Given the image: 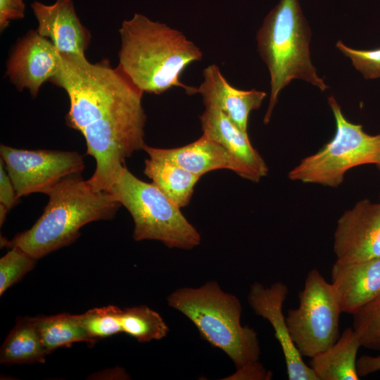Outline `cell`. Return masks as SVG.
<instances>
[{"instance_id":"cell-1","label":"cell","mask_w":380,"mask_h":380,"mask_svg":"<svg viewBox=\"0 0 380 380\" xmlns=\"http://www.w3.org/2000/svg\"><path fill=\"white\" fill-rule=\"evenodd\" d=\"M119 32L118 66L143 93L160 94L177 87L189 95L198 94L180 77L203 53L182 32L140 13L124 20Z\"/></svg>"},{"instance_id":"cell-2","label":"cell","mask_w":380,"mask_h":380,"mask_svg":"<svg viewBox=\"0 0 380 380\" xmlns=\"http://www.w3.org/2000/svg\"><path fill=\"white\" fill-rule=\"evenodd\" d=\"M46 195L48 203L34 225L11 241L1 237V247H18L38 260L75 241L84 225L113 219L121 205L110 192L94 190L80 174L63 179Z\"/></svg>"},{"instance_id":"cell-3","label":"cell","mask_w":380,"mask_h":380,"mask_svg":"<svg viewBox=\"0 0 380 380\" xmlns=\"http://www.w3.org/2000/svg\"><path fill=\"white\" fill-rule=\"evenodd\" d=\"M167 303L186 317L201 338L222 350L237 369L259 361L257 332L241 324L240 300L222 291L217 281L177 289L167 296Z\"/></svg>"},{"instance_id":"cell-4","label":"cell","mask_w":380,"mask_h":380,"mask_svg":"<svg viewBox=\"0 0 380 380\" xmlns=\"http://www.w3.org/2000/svg\"><path fill=\"white\" fill-rule=\"evenodd\" d=\"M258 51L270 75V97L263 122L270 121L280 91L300 79L325 91L310 53V29L298 0H280L267 15L256 35Z\"/></svg>"},{"instance_id":"cell-5","label":"cell","mask_w":380,"mask_h":380,"mask_svg":"<svg viewBox=\"0 0 380 380\" xmlns=\"http://www.w3.org/2000/svg\"><path fill=\"white\" fill-rule=\"evenodd\" d=\"M62 64L49 82L70 99L67 125L80 132L132 96L143 93L118 65L108 60L91 63L85 56L61 53Z\"/></svg>"},{"instance_id":"cell-6","label":"cell","mask_w":380,"mask_h":380,"mask_svg":"<svg viewBox=\"0 0 380 380\" xmlns=\"http://www.w3.org/2000/svg\"><path fill=\"white\" fill-rule=\"evenodd\" d=\"M109 192L130 213L137 241L157 240L170 248L189 250L201 237L179 208L154 183L135 177L126 166Z\"/></svg>"},{"instance_id":"cell-7","label":"cell","mask_w":380,"mask_h":380,"mask_svg":"<svg viewBox=\"0 0 380 380\" xmlns=\"http://www.w3.org/2000/svg\"><path fill=\"white\" fill-rule=\"evenodd\" d=\"M142 94L125 101L81 132L86 141L87 154L96 160L95 171L87 182L96 191L109 192L125 167L126 158L146 145V115Z\"/></svg>"},{"instance_id":"cell-8","label":"cell","mask_w":380,"mask_h":380,"mask_svg":"<svg viewBox=\"0 0 380 380\" xmlns=\"http://www.w3.org/2000/svg\"><path fill=\"white\" fill-rule=\"evenodd\" d=\"M328 103L336 122L334 136L289 172L292 181L337 187L351 168L380 163V133L369 134L361 125L348 121L333 96L328 98Z\"/></svg>"},{"instance_id":"cell-9","label":"cell","mask_w":380,"mask_h":380,"mask_svg":"<svg viewBox=\"0 0 380 380\" xmlns=\"http://www.w3.org/2000/svg\"><path fill=\"white\" fill-rule=\"evenodd\" d=\"M298 298V307L288 311L286 324L300 355L312 357L339 338L340 301L333 284L317 269L308 273Z\"/></svg>"},{"instance_id":"cell-10","label":"cell","mask_w":380,"mask_h":380,"mask_svg":"<svg viewBox=\"0 0 380 380\" xmlns=\"http://www.w3.org/2000/svg\"><path fill=\"white\" fill-rule=\"evenodd\" d=\"M0 153L18 198L47 194L61 180L84 168L83 156L77 151L25 150L1 144Z\"/></svg>"},{"instance_id":"cell-11","label":"cell","mask_w":380,"mask_h":380,"mask_svg":"<svg viewBox=\"0 0 380 380\" xmlns=\"http://www.w3.org/2000/svg\"><path fill=\"white\" fill-rule=\"evenodd\" d=\"M336 260L357 262L380 257V201H358L338 220L334 234Z\"/></svg>"},{"instance_id":"cell-12","label":"cell","mask_w":380,"mask_h":380,"mask_svg":"<svg viewBox=\"0 0 380 380\" xmlns=\"http://www.w3.org/2000/svg\"><path fill=\"white\" fill-rule=\"evenodd\" d=\"M61 64V53L53 43L32 30L18 40L10 53L6 75L18 91L27 89L36 97L41 86L57 74Z\"/></svg>"},{"instance_id":"cell-13","label":"cell","mask_w":380,"mask_h":380,"mask_svg":"<svg viewBox=\"0 0 380 380\" xmlns=\"http://www.w3.org/2000/svg\"><path fill=\"white\" fill-rule=\"evenodd\" d=\"M288 293L289 287L282 281L274 282L270 286L255 281L250 287L248 301L253 312L272 325L274 337L284 354L288 379L318 380L311 367L303 361V356L292 341L283 313V305Z\"/></svg>"},{"instance_id":"cell-14","label":"cell","mask_w":380,"mask_h":380,"mask_svg":"<svg viewBox=\"0 0 380 380\" xmlns=\"http://www.w3.org/2000/svg\"><path fill=\"white\" fill-rule=\"evenodd\" d=\"M143 150L151 158L172 162L199 177L212 170L227 169L255 182L246 167L220 144L203 134L196 141L181 147L158 148L146 144Z\"/></svg>"},{"instance_id":"cell-15","label":"cell","mask_w":380,"mask_h":380,"mask_svg":"<svg viewBox=\"0 0 380 380\" xmlns=\"http://www.w3.org/2000/svg\"><path fill=\"white\" fill-rule=\"evenodd\" d=\"M31 8L42 37L49 39L60 53L84 56L91 34L77 17L72 0H56L51 5L34 1Z\"/></svg>"},{"instance_id":"cell-16","label":"cell","mask_w":380,"mask_h":380,"mask_svg":"<svg viewBox=\"0 0 380 380\" xmlns=\"http://www.w3.org/2000/svg\"><path fill=\"white\" fill-rule=\"evenodd\" d=\"M198 93L205 107L218 109L246 133L251 112L258 109L267 96L265 91L255 89L241 90L232 86L215 64L203 70V81Z\"/></svg>"},{"instance_id":"cell-17","label":"cell","mask_w":380,"mask_h":380,"mask_svg":"<svg viewBox=\"0 0 380 380\" xmlns=\"http://www.w3.org/2000/svg\"><path fill=\"white\" fill-rule=\"evenodd\" d=\"M331 279L342 312L352 315L380 296V257L350 262L336 260Z\"/></svg>"},{"instance_id":"cell-18","label":"cell","mask_w":380,"mask_h":380,"mask_svg":"<svg viewBox=\"0 0 380 380\" xmlns=\"http://www.w3.org/2000/svg\"><path fill=\"white\" fill-rule=\"evenodd\" d=\"M203 134L215 141L246 167L258 182L268 173V167L252 146L248 133L240 129L217 108L205 107L200 115Z\"/></svg>"},{"instance_id":"cell-19","label":"cell","mask_w":380,"mask_h":380,"mask_svg":"<svg viewBox=\"0 0 380 380\" xmlns=\"http://www.w3.org/2000/svg\"><path fill=\"white\" fill-rule=\"evenodd\" d=\"M361 346L353 327H347L333 345L311 357L310 367L318 380H357V354Z\"/></svg>"},{"instance_id":"cell-20","label":"cell","mask_w":380,"mask_h":380,"mask_svg":"<svg viewBox=\"0 0 380 380\" xmlns=\"http://www.w3.org/2000/svg\"><path fill=\"white\" fill-rule=\"evenodd\" d=\"M49 353L44 348L34 317H19L0 350L2 364L43 362Z\"/></svg>"},{"instance_id":"cell-21","label":"cell","mask_w":380,"mask_h":380,"mask_svg":"<svg viewBox=\"0 0 380 380\" xmlns=\"http://www.w3.org/2000/svg\"><path fill=\"white\" fill-rule=\"evenodd\" d=\"M144 173L179 208L186 206L201 177L165 160H145Z\"/></svg>"},{"instance_id":"cell-22","label":"cell","mask_w":380,"mask_h":380,"mask_svg":"<svg viewBox=\"0 0 380 380\" xmlns=\"http://www.w3.org/2000/svg\"><path fill=\"white\" fill-rule=\"evenodd\" d=\"M34 319L42 343L49 354L58 348L70 346L76 342H96L82 327L80 315L63 313L34 317Z\"/></svg>"},{"instance_id":"cell-23","label":"cell","mask_w":380,"mask_h":380,"mask_svg":"<svg viewBox=\"0 0 380 380\" xmlns=\"http://www.w3.org/2000/svg\"><path fill=\"white\" fill-rule=\"evenodd\" d=\"M121 325L122 332L141 343L160 340L169 332L160 315L144 305L122 310Z\"/></svg>"},{"instance_id":"cell-24","label":"cell","mask_w":380,"mask_h":380,"mask_svg":"<svg viewBox=\"0 0 380 380\" xmlns=\"http://www.w3.org/2000/svg\"><path fill=\"white\" fill-rule=\"evenodd\" d=\"M122 311L117 306L108 305L89 310L80 315V319L89 336L96 341L122 332Z\"/></svg>"},{"instance_id":"cell-25","label":"cell","mask_w":380,"mask_h":380,"mask_svg":"<svg viewBox=\"0 0 380 380\" xmlns=\"http://www.w3.org/2000/svg\"><path fill=\"white\" fill-rule=\"evenodd\" d=\"M352 316V327L361 346L380 351V296L357 310Z\"/></svg>"},{"instance_id":"cell-26","label":"cell","mask_w":380,"mask_h":380,"mask_svg":"<svg viewBox=\"0 0 380 380\" xmlns=\"http://www.w3.org/2000/svg\"><path fill=\"white\" fill-rule=\"evenodd\" d=\"M0 259V296L31 271L36 259L18 247H12Z\"/></svg>"},{"instance_id":"cell-27","label":"cell","mask_w":380,"mask_h":380,"mask_svg":"<svg viewBox=\"0 0 380 380\" xmlns=\"http://www.w3.org/2000/svg\"><path fill=\"white\" fill-rule=\"evenodd\" d=\"M336 47L350 58L353 66L365 79L380 77V48L372 50L354 49L338 41Z\"/></svg>"},{"instance_id":"cell-28","label":"cell","mask_w":380,"mask_h":380,"mask_svg":"<svg viewBox=\"0 0 380 380\" xmlns=\"http://www.w3.org/2000/svg\"><path fill=\"white\" fill-rule=\"evenodd\" d=\"M25 5L23 0H0V30L3 32L11 20L24 18Z\"/></svg>"},{"instance_id":"cell-29","label":"cell","mask_w":380,"mask_h":380,"mask_svg":"<svg viewBox=\"0 0 380 380\" xmlns=\"http://www.w3.org/2000/svg\"><path fill=\"white\" fill-rule=\"evenodd\" d=\"M12 181L6 170L2 159L0 163V203L5 205L8 210L13 208L19 201Z\"/></svg>"},{"instance_id":"cell-30","label":"cell","mask_w":380,"mask_h":380,"mask_svg":"<svg viewBox=\"0 0 380 380\" xmlns=\"http://www.w3.org/2000/svg\"><path fill=\"white\" fill-rule=\"evenodd\" d=\"M230 377L234 379H270L272 374L266 371L262 364L258 361L237 369V372Z\"/></svg>"},{"instance_id":"cell-31","label":"cell","mask_w":380,"mask_h":380,"mask_svg":"<svg viewBox=\"0 0 380 380\" xmlns=\"http://www.w3.org/2000/svg\"><path fill=\"white\" fill-rule=\"evenodd\" d=\"M360 377L380 371V356L362 355L357 360Z\"/></svg>"},{"instance_id":"cell-32","label":"cell","mask_w":380,"mask_h":380,"mask_svg":"<svg viewBox=\"0 0 380 380\" xmlns=\"http://www.w3.org/2000/svg\"><path fill=\"white\" fill-rule=\"evenodd\" d=\"M8 211L9 210L5 205L0 203V225L1 226L4 224L6 219V214L8 213Z\"/></svg>"},{"instance_id":"cell-33","label":"cell","mask_w":380,"mask_h":380,"mask_svg":"<svg viewBox=\"0 0 380 380\" xmlns=\"http://www.w3.org/2000/svg\"><path fill=\"white\" fill-rule=\"evenodd\" d=\"M376 165V167L379 169V170L380 171V163H379L378 164Z\"/></svg>"},{"instance_id":"cell-34","label":"cell","mask_w":380,"mask_h":380,"mask_svg":"<svg viewBox=\"0 0 380 380\" xmlns=\"http://www.w3.org/2000/svg\"><path fill=\"white\" fill-rule=\"evenodd\" d=\"M380 198V197H379Z\"/></svg>"}]
</instances>
